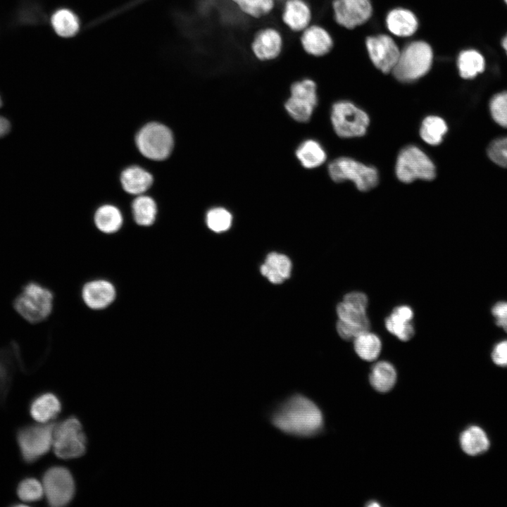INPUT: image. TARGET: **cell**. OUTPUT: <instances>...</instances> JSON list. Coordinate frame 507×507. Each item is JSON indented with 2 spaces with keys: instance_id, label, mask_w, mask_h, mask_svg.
<instances>
[{
  "instance_id": "6da1fadb",
  "label": "cell",
  "mask_w": 507,
  "mask_h": 507,
  "mask_svg": "<svg viewBox=\"0 0 507 507\" xmlns=\"http://www.w3.org/2000/svg\"><path fill=\"white\" fill-rule=\"evenodd\" d=\"M271 421L283 433L306 437L315 435L321 430L323 416L312 400L303 395L295 394L276 408Z\"/></svg>"
},
{
  "instance_id": "7a4b0ae2",
  "label": "cell",
  "mask_w": 507,
  "mask_h": 507,
  "mask_svg": "<svg viewBox=\"0 0 507 507\" xmlns=\"http://www.w3.org/2000/svg\"><path fill=\"white\" fill-rule=\"evenodd\" d=\"M51 291L39 282L30 281L22 287L13 302L15 311L26 321L36 324L45 320L53 308Z\"/></svg>"
},
{
  "instance_id": "3957f363",
  "label": "cell",
  "mask_w": 507,
  "mask_h": 507,
  "mask_svg": "<svg viewBox=\"0 0 507 507\" xmlns=\"http://www.w3.org/2000/svg\"><path fill=\"white\" fill-rule=\"evenodd\" d=\"M433 62V51L430 45L424 41H414L401 51L392 73L402 82H411L428 73Z\"/></svg>"
},
{
  "instance_id": "277c9868",
  "label": "cell",
  "mask_w": 507,
  "mask_h": 507,
  "mask_svg": "<svg viewBox=\"0 0 507 507\" xmlns=\"http://www.w3.org/2000/svg\"><path fill=\"white\" fill-rule=\"evenodd\" d=\"M55 423L49 422L23 427L18 430L17 442L23 460L33 463L46 453L53 444Z\"/></svg>"
},
{
  "instance_id": "5b68a950",
  "label": "cell",
  "mask_w": 507,
  "mask_h": 507,
  "mask_svg": "<svg viewBox=\"0 0 507 507\" xmlns=\"http://www.w3.org/2000/svg\"><path fill=\"white\" fill-rule=\"evenodd\" d=\"M135 142L140 153L154 161L167 158L174 145L173 136L170 129L158 123L145 125L137 132Z\"/></svg>"
},
{
  "instance_id": "8992f818",
  "label": "cell",
  "mask_w": 507,
  "mask_h": 507,
  "mask_svg": "<svg viewBox=\"0 0 507 507\" xmlns=\"http://www.w3.org/2000/svg\"><path fill=\"white\" fill-rule=\"evenodd\" d=\"M399 180L410 183L417 179L432 180L436 176V168L431 159L415 146H408L399 153L395 167Z\"/></svg>"
},
{
  "instance_id": "52a82bcc",
  "label": "cell",
  "mask_w": 507,
  "mask_h": 507,
  "mask_svg": "<svg viewBox=\"0 0 507 507\" xmlns=\"http://www.w3.org/2000/svg\"><path fill=\"white\" fill-rule=\"evenodd\" d=\"M328 173L334 182L350 180L362 192L375 187L379 180L375 168L349 157H340L331 162L328 165Z\"/></svg>"
},
{
  "instance_id": "ba28073f",
  "label": "cell",
  "mask_w": 507,
  "mask_h": 507,
  "mask_svg": "<svg viewBox=\"0 0 507 507\" xmlns=\"http://www.w3.org/2000/svg\"><path fill=\"white\" fill-rule=\"evenodd\" d=\"M52 446L55 454L63 459L75 458L84 454L86 437L81 423L76 418L71 417L55 425Z\"/></svg>"
},
{
  "instance_id": "9c48e42d",
  "label": "cell",
  "mask_w": 507,
  "mask_h": 507,
  "mask_svg": "<svg viewBox=\"0 0 507 507\" xmlns=\"http://www.w3.org/2000/svg\"><path fill=\"white\" fill-rule=\"evenodd\" d=\"M331 120L336 134L342 138L364 135L370 123L368 114L347 101H338L333 105Z\"/></svg>"
},
{
  "instance_id": "30bf717a",
  "label": "cell",
  "mask_w": 507,
  "mask_h": 507,
  "mask_svg": "<svg viewBox=\"0 0 507 507\" xmlns=\"http://www.w3.org/2000/svg\"><path fill=\"white\" fill-rule=\"evenodd\" d=\"M42 485L49 506H65L73 497L74 480L70 471L64 467L54 466L49 468L43 475Z\"/></svg>"
},
{
  "instance_id": "8fae6325",
  "label": "cell",
  "mask_w": 507,
  "mask_h": 507,
  "mask_svg": "<svg viewBox=\"0 0 507 507\" xmlns=\"http://www.w3.org/2000/svg\"><path fill=\"white\" fill-rule=\"evenodd\" d=\"M290 94L286 110L294 120L308 121L318 101L315 82L308 78L296 81L291 85Z\"/></svg>"
},
{
  "instance_id": "7c38bea8",
  "label": "cell",
  "mask_w": 507,
  "mask_h": 507,
  "mask_svg": "<svg viewBox=\"0 0 507 507\" xmlns=\"http://www.w3.org/2000/svg\"><path fill=\"white\" fill-rule=\"evenodd\" d=\"M365 44L375 68L383 73H392L401 51L394 40L387 35L381 34L368 37Z\"/></svg>"
},
{
  "instance_id": "4fadbf2b",
  "label": "cell",
  "mask_w": 507,
  "mask_h": 507,
  "mask_svg": "<svg viewBox=\"0 0 507 507\" xmlns=\"http://www.w3.org/2000/svg\"><path fill=\"white\" fill-rule=\"evenodd\" d=\"M284 47L281 32L274 26H265L254 35L250 50L253 56L261 62H270L278 58Z\"/></svg>"
},
{
  "instance_id": "5bb4252c",
  "label": "cell",
  "mask_w": 507,
  "mask_h": 507,
  "mask_svg": "<svg viewBox=\"0 0 507 507\" xmlns=\"http://www.w3.org/2000/svg\"><path fill=\"white\" fill-rule=\"evenodd\" d=\"M332 8L337 23L348 29L366 23L373 13L370 0H334Z\"/></svg>"
},
{
  "instance_id": "9a60e30c",
  "label": "cell",
  "mask_w": 507,
  "mask_h": 507,
  "mask_svg": "<svg viewBox=\"0 0 507 507\" xmlns=\"http://www.w3.org/2000/svg\"><path fill=\"white\" fill-rule=\"evenodd\" d=\"M281 20L290 32L301 33L311 25L312 11L306 0H285Z\"/></svg>"
},
{
  "instance_id": "2e32d148",
  "label": "cell",
  "mask_w": 507,
  "mask_h": 507,
  "mask_svg": "<svg viewBox=\"0 0 507 507\" xmlns=\"http://www.w3.org/2000/svg\"><path fill=\"white\" fill-rule=\"evenodd\" d=\"M116 296L114 285L106 280H94L87 282L82 289L84 303L94 310H101L111 305Z\"/></svg>"
},
{
  "instance_id": "e0dca14e",
  "label": "cell",
  "mask_w": 507,
  "mask_h": 507,
  "mask_svg": "<svg viewBox=\"0 0 507 507\" xmlns=\"http://www.w3.org/2000/svg\"><path fill=\"white\" fill-rule=\"evenodd\" d=\"M300 34L301 46L309 56L321 57L332 49L333 40L330 34L320 25L311 24Z\"/></svg>"
},
{
  "instance_id": "ac0fdd59",
  "label": "cell",
  "mask_w": 507,
  "mask_h": 507,
  "mask_svg": "<svg viewBox=\"0 0 507 507\" xmlns=\"http://www.w3.org/2000/svg\"><path fill=\"white\" fill-rule=\"evenodd\" d=\"M388 30L399 37L412 36L417 30L418 21L410 10L396 8L390 11L386 17Z\"/></svg>"
},
{
  "instance_id": "d6986e66",
  "label": "cell",
  "mask_w": 507,
  "mask_h": 507,
  "mask_svg": "<svg viewBox=\"0 0 507 507\" xmlns=\"http://www.w3.org/2000/svg\"><path fill=\"white\" fill-rule=\"evenodd\" d=\"M61 404L58 397L52 393H44L36 396L30 406L31 416L36 421L49 423L61 411Z\"/></svg>"
},
{
  "instance_id": "ffe728a7",
  "label": "cell",
  "mask_w": 507,
  "mask_h": 507,
  "mask_svg": "<svg viewBox=\"0 0 507 507\" xmlns=\"http://www.w3.org/2000/svg\"><path fill=\"white\" fill-rule=\"evenodd\" d=\"M120 182L126 192L139 195L150 188L153 183V177L144 169L133 165L121 173Z\"/></svg>"
},
{
  "instance_id": "44dd1931",
  "label": "cell",
  "mask_w": 507,
  "mask_h": 507,
  "mask_svg": "<svg viewBox=\"0 0 507 507\" xmlns=\"http://www.w3.org/2000/svg\"><path fill=\"white\" fill-rule=\"evenodd\" d=\"M19 357L17 344L0 349V403L10 389L15 370V363Z\"/></svg>"
},
{
  "instance_id": "7402d4cb",
  "label": "cell",
  "mask_w": 507,
  "mask_h": 507,
  "mask_svg": "<svg viewBox=\"0 0 507 507\" xmlns=\"http://www.w3.org/2000/svg\"><path fill=\"white\" fill-rule=\"evenodd\" d=\"M486 61L477 50L468 49L461 51L457 58L459 75L463 79H473L484 72Z\"/></svg>"
},
{
  "instance_id": "603a6c76",
  "label": "cell",
  "mask_w": 507,
  "mask_h": 507,
  "mask_svg": "<svg viewBox=\"0 0 507 507\" xmlns=\"http://www.w3.org/2000/svg\"><path fill=\"white\" fill-rule=\"evenodd\" d=\"M372 387L380 392H387L394 386L396 380V372L390 363L379 361L372 368L370 376Z\"/></svg>"
},
{
  "instance_id": "cb8c5ba5",
  "label": "cell",
  "mask_w": 507,
  "mask_h": 507,
  "mask_svg": "<svg viewBox=\"0 0 507 507\" xmlns=\"http://www.w3.org/2000/svg\"><path fill=\"white\" fill-rule=\"evenodd\" d=\"M460 444L465 453L470 456H476L488 450L489 441L482 429L477 426H472L461 433Z\"/></svg>"
},
{
  "instance_id": "d4e9b609",
  "label": "cell",
  "mask_w": 507,
  "mask_h": 507,
  "mask_svg": "<svg viewBox=\"0 0 507 507\" xmlns=\"http://www.w3.org/2000/svg\"><path fill=\"white\" fill-rule=\"evenodd\" d=\"M51 25L58 35L65 38L73 37L80 30L78 17L68 8L56 10L51 17Z\"/></svg>"
},
{
  "instance_id": "484cf974",
  "label": "cell",
  "mask_w": 507,
  "mask_h": 507,
  "mask_svg": "<svg viewBox=\"0 0 507 507\" xmlns=\"http://www.w3.org/2000/svg\"><path fill=\"white\" fill-rule=\"evenodd\" d=\"M96 227L102 232L112 234L120 230L123 218L120 210L110 204L99 207L94 217Z\"/></svg>"
},
{
  "instance_id": "4316f807",
  "label": "cell",
  "mask_w": 507,
  "mask_h": 507,
  "mask_svg": "<svg viewBox=\"0 0 507 507\" xmlns=\"http://www.w3.org/2000/svg\"><path fill=\"white\" fill-rule=\"evenodd\" d=\"M132 212L137 225L150 226L156 220L157 206L152 198L141 195L132 201Z\"/></svg>"
},
{
  "instance_id": "83f0119b",
  "label": "cell",
  "mask_w": 507,
  "mask_h": 507,
  "mask_svg": "<svg viewBox=\"0 0 507 507\" xmlns=\"http://www.w3.org/2000/svg\"><path fill=\"white\" fill-rule=\"evenodd\" d=\"M447 130V125L442 118L430 115L422 122L420 135L427 144L436 146L442 142Z\"/></svg>"
},
{
  "instance_id": "f1b7e54d",
  "label": "cell",
  "mask_w": 507,
  "mask_h": 507,
  "mask_svg": "<svg viewBox=\"0 0 507 507\" xmlns=\"http://www.w3.org/2000/svg\"><path fill=\"white\" fill-rule=\"evenodd\" d=\"M296 154L302 165L306 168L318 167L326 159L325 151L321 145L312 139L303 142L298 147Z\"/></svg>"
},
{
  "instance_id": "f546056e",
  "label": "cell",
  "mask_w": 507,
  "mask_h": 507,
  "mask_svg": "<svg viewBox=\"0 0 507 507\" xmlns=\"http://www.w3.org/2000/svg\"><path fill=\"white\" fill-rule=\"evenodd\" d=\"M380 338L372 332H366L354 339V349L357 355L364 361L375 360L381 351Z\"/></svg>"
},
{
  "instance_id": "4dcf8cb0",
  "label": "cell",
  "mask_w": 507,
  "mask_h": 507,
  "mask_svg": "<svg viewBox=\"0 0 507 507\" xmlns=\"http://www.w3.org/2000/svg\"><path fill=\"white\" fill-rule=\"evenodd\" d=\"M247 17L261 19L269 15L275 7V0H230Z\"/></svg>"
},
{
  "instance_id": "1f68e13d",
  "label": "cell",
  "mask_w": 507,
  "mask_h": 507,
  "mask_svg": "<svg viewBox=\"0 0 507 507\" xmlns=\"http://www.w3.org/2000/svg\"><path fill=\"white\" fill-rule=\"evenodd\" d=\"M17 494L24 502H35L40 500L44 493L42 483L33 477L23 480L17 487Z\"/></svg>"
},
{
  "instance_id": "d6a6232c",
  "label": "cell",
  "mask_w": 507,
  "mask_h": 507,
  "mask_svg": "<svg viewBox=\"0 0 507 507\" xmlns=\"http://www.w3.org/2000/svg\"><path fill=\"white\" fill-rule=\"evenodd\" d=\"M387 330L401 341L411 339L415 330L411 322L406 321L394 313H392L385 320Z\"/></svg>"
},
{
  "instance_id": "836d02e7",
  "label": "cell",
  "mask_w": 507,
  "mask_h": 507,
  "mask_svg": "<svg viewBox=\"0 0 507 507\" xmlns=\"http://www.w3.org/2000/svg\"><path fill=\"white\" fill-rule=\"evenodd\" d=\"M206 224L213 231L221 232L228 230L232 223V215L223 208L211 209L206 214Z\"/></svg>"
},
{
  "instance_id": "e575fe53",
  "label": "cell",
  "mask_w": 507,
  "mask_h": 507,
  "mask_svg": "<svg viewBox=\"0 0 507 507\" xmlns=\"http://www.w3.org/2000/svg\"><path fill=\"white\" fill-rule=\"evenodd\" d=\"M490 113L494 120L503 127H507V92L496 94L490 101Z\"/></svg>"
},
{
  "instance_id": "d590c367",
  "label": "cell",
  "mask_w": 507,
  "mask_h": 507,
  "mask_svg": "<svg viewBox=\"0 0 507 507\" xmlns=\"http://www.w3.org/2000/svg\"><path fill=\"white\" fill-rule=\"evenodd\" d=\"M337 313L340 320L349 323L361 324L369 322L366 311H360L344 301L337 305Z\"/></svg>"
},
{
  "instance_id": "8d00e7d4",
  "label": "cell",
  "mask_w": 507,
  "mask_h": 507,
  "mask_svg": "<svg viewBox=\"0 0 507 507\" xmlns=\"http://www.w3.org/2000/svg\"><path fill=\"white\" fill-rule=\"evenodd\" d=\"M487 155L495 164L507 168V137L492 141L487 148Z\"/></svg>"
},
{
  "instance_id": "74e56055",
  "label": "cell",
  "mask_w": 507,
  "mask_h": 507,
  "mask_svg": "<svg viewBox=\"0 0 507 507\" xmlns=\"http://www.w3.org/2000/svg\"><path fill=\"white\" fill-rule=\"evenodd\" d=\"M339 335L345 340L354 339L358 336L368 332L370 322L361 324H352L339 320L336 325Z\"/></svg>"
},
{
  "instance_id": "f35d334b",
  "label": "cell",
  "mask_w": 507,
  "mask_h": 507,
  "mask_svg": "<svg viewBox=\"0 0 507 507\" xmlns=\"http://www.w3.org/2000/svg\"><path fill=\"white\" fill-rule=\"evenodd\" d=\"M265 263L277 270L284 280L289 277L292 263L287 256L275 252L270 253L266 257Z\"/></svg>"
},
{
  "instance_id": "ab89813d",
  "label": "cell",
  "mask_w": 507,
  "mask_h": 507,
  "mask_svg": "<svg viewBox=\"0 0 507 507\" xmlns=\"http://www.w3.org/2000/svg\"><path fill=\"white\" fill-rule=\"evenodd\" d=\"M17 15L19 22L25 24H33L40 20L39 8L36 5L28 2L21 5Z\"/></svg>"
},
{
  "instance_id": "60d3db41",
  "label": "cell",
  "mask_w": 507,
  "mask_h": 507,
  "mask_svg": "<svg viewBox=\"0 0 507 507\" xmlns=\"http://www.w3.org/2000/svg\"><path fill=\"white\" fill-rule=\"evenodd\" d=\"M491 313L496 325L507 333V301L496 302L492 306Z\"/></svg>"
},
{
  "instance_id": "b9f144b4",
  "label": "cell",
  "mask_w": 507,
  "mask_h": 507,
  "mask_svg": "<svg viewBox=\"0 0 507 507\" xmlns=\"http://www.w3.org/2000/svg\"><path fill=\"white\" fill-rule=\"evenodd\" d=\"M344 302L363 311H366L368 298L366 295L360 292H351L344 296Z\"/></svg>"
},
{
  "instance_id": "7bdbcfd3",
  "label": "cell",
  "mask_w": 507,
  "mask_h": 507,
  "mask_svg": "<svg viewBox=\"0 0 507 507\" xmlns=\"http://www.w3.org/2000/svg\"><path fill=\"white\" fill-rule=\"evenodd\" d=\"M492 359L497 365L507 366V340L501 341L494 346Z\"/></svg>"
},
{
  "instance_id": "ee69618b",
  "label": "cell",
  "mask_w": 507,
  "mask_h": 507,
  "mask_svg": "<svg viewBox=\"0 0 507 507\" xmlns=\"http://www.w3.org/2000/svg\"><path fill=\"white\" fill-rule=\"evenodd\" d=\"M392 313L406 321L411 322L413 317V312L411 307L408 306H399L396 307Z\"/></svg>"
},
{
  "instance_id": "f6af8a7d",
  "label": "cell",
  "mask_w": 507,
  "mask_h": 507,
  "mask_svg": "<svg viewBox=\"0 0 507 507\" xmlns=\"http://www.w3.org/2000/svg\"><path fill=\"white\" fill-rule=\"evenodd\" d=\"M2 106V100L0 96V108ZM11 130V123L5 117L0 115V138L6 135Z\"/></svg>"
},
{
  "instance_id": "bcb514c9",
  "label": "cell",
  "mask_w": 507,
  "mask_h": 507,
  "mask_svg": "<svg viewBox=\"0 0 507 507\" xmlns=\"http://www.w3.org/2000/svg\"><path fill=\"white\" fill-rule=\"evenodd\" d=\"M501 46L503 49L504 50L506 54L507 55V33L504 35V37L501 39Z\"/></svg>"
},
{
  "instance_id": "7dc6e473",
  "label": "cell",
  "mask_w": 507,
  "mask_h": 507,
  "mask_svg": "<svg viewBox=\"0 0 507 507\" xmlns=\"http://www.w3.org/2000/svg\"><path fill=\"white\" fill-rule=\"evenodd\" d=\"M506 4L507 5V0H503Z\"/></svg>"
}]
</instances>
